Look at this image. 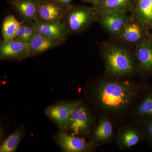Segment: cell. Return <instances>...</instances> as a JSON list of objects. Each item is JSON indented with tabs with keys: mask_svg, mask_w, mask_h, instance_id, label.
<instances>
[{
	"mask_svg": "<svg viewBox=\"0 0 152 152\" xmlns=\"http://www.w3.org/2000/svg\"><path fill=\"white\" fill-rule=\"evenodd\" d=\"M25 134L23 127H21L15 131L4 141L0 148L1 152L15 151Z\"/></svg>",
	"mask_w": 152,
	"mask_h": 152,
	"instance_id": "obj_21",
	"label": "cell"
},
{
	"mask_svg": "<svg viewBox=\"0 0 152 152\" xmlns=\"http://www.w3.org/2000/svg\"><path fill=\"white\" fill-rule=\"evenodd\" d=\"M142 138L140 130L134 126L127 125L120 128L118 131L116 142L121 149H127L138 143Z\"/></svg>",
	"mask_w": 152,
	"mask_h": 152,
	"instance_id": "obj_13",
	"label": "cell"
},
{
	"mask_svg": "<svg viewBox=\"0 0 152 152\" xmlns=\"http://www.w3.org/2000/svg\"><path fill=\"white\" fill-rule=\"evenodd\" d=\"M134 83L113 78L99 82L94 91L95 101L104 112L113 115L122 113L132 106L139 94Z\"/></svg>",
	"mask_w": 152,
	"mask_h": 152,
	"instance_id": "obj_1",
	"label": "cell"
},
{
	"mask_svg": "<svg viewBox=\"0 0 152 152\" xmlns=\"http://www.w3.org/2000/svg\"><path fill=\"white\" fill-rule=\"evenodd\" d=\"M26 22L21 23L17 33L16 39L25 42V31H26Z\"/></svg>",
	"mask_w": 152,
	"mask_h": 152,
	"instance_id": "obj_24",
	"label": "cell"
},
{
	"mask_svg": "<svg viewBox=\"0 0 152 152\" xmlns=\"http://www.w3.org/2000/svg\"><path fill=\"white\" fill-rule=\"evenodd\" d=\"M30 57L28 43L18 39L1 41L0 58L2 59L22 61Z\"/></svg>",
	"mask_w": 152,
	"mask_h": 152,
	"instance_id": "obj_7",
	"label": "cell"
},
{
	"mask_svg": "<svg viewBox=\"0 0 152 152\" xmlns=\"http://www.w3.org/2000/svg\"><path fill=\"white\" fill-rule=\"evenodd\" d=\"M37 33L35 28L34 22L26 21L25 31V42L29 43Z\"/></svg>",
	"mask_w": 152,
	"mask_h": 152,
	"instance_id": "obj_22",
	"label": "cell"
},
{
	"mask_svg": "<svg viewBox=\"0 0 152 152\" xmlns=\"http://www.w3.org/2000/svg\"><path fill=\"white\" fill-rule=\"evenodd\" d=\"M20 23L12 15H8L5 18L2 25V35L4 40L15 39Z\"/></svg>",
	"mask_w": 152,
	"mask_h": 152,
	"instance_id": "obj_20",
	"label": "cell"
},
{
	"mask_svg": "<svg viewBox=\"0 0 152 152\" xmlns=\"http://www.w3.org/2000/svg\"><path fill=\"white\" fill-rule=\"evenodd\" d=\"M134 113L139 122L152 119V91L145 96L136 108Z\"/></svg>",
	"mask_w": 152,
	"mask_h": 152,
	"instance_id": "obj_19",
	"label": "cell"
},
{
	"mask_svg": "<svg viewBox=\"0 0 152 152\" xmlns=\"http://www.w3.org/2000/svg\"><path fill=\"white\" fill-rule=\"evenodd\" d=\"M54 140L65 152H89L95 148L91 142H89L83 138L69 134L63 130L56 135Z\"/></svg>",
	"mask_w": 152,
	"mask_h": 152,
	"instance_id": "obj_9",
	"label": "cell"
},
{
	"mask_svg": "<svg viewBox=\"0 0 152 152\" xmlns=\"http://www.w3.org/2000/svg\"><path fill=\"white\" fill-rule=\"evenodd\" d=\"M113 135V128L110 120L105 115L102 116L95 129L91 142L95 148L109 142Z\"/></svg>",
	"mask_w": 152,
	"mask_h": 152,
	"instance_id": "obj_15",
	"label": "cell"
},
{
	"mask_svg": "<svg viewBox=\"0 0 152 152\" xmlns=\"http://www.w3.org/2000/svg\"><path fill=\"white\" fill-rule=\"evenodd\" d=\"M134 54L137 64V71L143 75L152 74V38L134 47Z\"/></svg>",
	"mask_w": 152,
	"mask_h": 152,
	"instance_id": "obj_12",
	"label": "cell"
},
{
	"mask_svg": "<svg viewBox=\"0 0 152 152\" xmlns=\"http://www.w3.org/2000/svg\"><path fill=\"white\" fill-rule=\"evenodd\" d=\"M98 12L94 7L71 5L68 8L64 20L70 34L84 31L96 21Z\"/></svg>",
	"mask_w": 152,
	"mask_h": 152,
	"instance_id": "obj_3",
	"label": "cell"
},
{
	"mask_svg": "<svg viewBox=\"0 0 152 152\" xmlns=\"http://www.w3.org/2000/svg\"><path fill=\"white\" fill-rule=\"evenodd\" d=\"M106 74L111 78L127 77L137 71V64L134 52L124 45L109 43L102 50Z\"/></svg>",
	"mask_w": 152,
	"mask_h": 152,
	"instance_id": "obj_2",
	"label": "cell"
},
{
	"mask_svg": "<svg viewBox=\"0 0 152 152\" xmlns=\"http://www.w3.org/2000/svg\"><path fill=\"white\" fill-rule=\"evenodd\" d=\"M152 38V31L148 27L130 15L121 31L114 39L127 46H136Z\"/></svg>",
	"mask_w": 152,
	"mask_h": 152,
	"instance_id": "obj_4",
	"label": "cell"
},
{
	"mask_svg": "<svg viewBox=\"0 0 152 152\" xmlns=\"http://www.w3.org/2000/svg\"><path fill=\"white\" fill-rule=\"evenodd\" d=\"M78 101L66 102L47 108L45 114L54 121L59 127L65 130L72 113Z\"/></svg>",
	"mask_w": 152,
	"mask_h": 152,
	"instance_id": "obj_10",
	"label": "cell"
},
{
	"mask_svg": "<svg viewBox=\"0 0 152 152\" xmlns=\"http://www.w3.org/2000/svg\"><path fill=\"white\" fill-rule=\"evenodd\" d=\"M65 40L47 37L36 33L29 43L30 56H36L63 44Z\"/></svg>",
	"mask_w": 152,
	"mask_h": 152,
	"instance_id": "obj_14",
	"label": "cell"
},
{
	"mask_svg": "<svg viewBox=\"0 0 152 152\" xmlns=\"http://www.w3.org/2000/svg\"><path fill=\"white\" fill-rule=\"evenodd\" d=\"M68 8L56 0H39L37 20L45 22L62 20Z\"/></svg>",
	"mask_w": 152,
	"mask_h": 152,
	"instance_id": "obj_8",
	"label": "cell"
},
{
	"mask_svg": "<svg viewBox=\"0 0 152 152\" xmlns=\"http://www.w3.org/2000/svg\"><path fill=\"white\" fill-rule=\"evenodd\" d=\"M39 0H12L11 4L26 21L34 22L37 18Z\"/></svg>",
	"mask_w": 152,
	"mask_h": 152,
	"instance_id": "obj_17",
	"label": "cell"
},
{
	"mask_svg": "<svg viewBox=\"0 0 152 152\" xmlns=\"http://www.w3.org/2000/svg\"><path fill=\"white\" fill-rule=\"evenodd\" d=\"M37 33L55 39L65 40L71 34L69 31L63 20L54 22H34Z\"/></svg>",
	"mask_w": 152,
	"mask_h": 152,
	"instance_id": "obj_11",
	"label": "cell"
},
{
	"mask_svg": "<svg viewBox=\"0 0 152 152\" xmlns=\"http://www.w3.org/2000/svg\"><path fill=\"white\" fill-rule=\"evenodd\" d=\"M151 2H152V0H151Z\"/></svg>",
	"mask_w": 152,
	"mask_h": 152,
	"instance_id": "obj_27",
	"label": "cell"
},
{
	"mask_svg": "<svg viewBox=\"0 0 152 152\" xmlns=\"http://www.w3.org/2000/svg\"><path fill=\"white\" fill-rule=\"evenodd\" d=\"M130 15L146 26L152 31V2L151 0H135Z\"/></svg>",
	"mask_w": 152,
	"mask_h": 152,
	"instance_id": "obj_16",
	"label": "cell"
},
{
	"mask_svg": "<svg viewBox=\"0 0 152 152\" xmlns=\"http://www.w3.org/2000/svg\"><path fill=\"white\" fill-rule=\"evenodd\" d=\"M93 124V118L88 108L78 101L65 129L71 134L85 136L89 134Z\"/></svg>",
	"mask_w": 152,
	"mask_h": 152,
	"instance_id": "obj_5",
	"label": "cell"
},
{
	"mask_svg": "<svg viewBox=\"0 0 152 152\" xmlns=\"http://www.w3.org/2000/svg\"><path fill=\"white\" fill-rule=\"evenodd\" d=\"M143 130L147 137L152 141V119L145 121L139 122Z\"/></svg>",
	"mask_w": 152,
	"mask_h": 152,
	"instance_id": "obj_23",
	"label": "cell"
},
{
	"mask_svg": "<svg viewBox=\"0 0 152 152\" xmlns=\"http://www.w3.org/2000/svg\"><path fill=\"white\" fill-rule=\"evenodd\" d=\"M56 1H60V0H56Z\"/></svg>",
	"mask_w": 152,
	"mask_h": 152,
	"instance_id": "obj_26",
	"label": "cell"
},
{
	"mask_svg": "<svg viewBox=\"0 0 152 152\" xmlns=\"http://www.w3.org/2000/svg\"><path fill=\"white\" fill-rule=\"evenodd\" d=\"M129 17L128 12H98L96 21L113 39L119 34Z\"/></svg>",
	"mask_w": 152,
	"mask_h": 152,
	"instance_id": "obj_6",
	"label": "cell"
},
{
	"mask_svg": "<svg viewBox=\"0 0 152 152\" xmlns=\"http://www.w3.org/2000/svg\"><path fill=\"white\" fill-rule=\"evenodd\" d=\"M81 1L85 2L90 3L93 4V6H95L96 4L99 0H81Z\"/></svg>",
	"mask_w": 152,
	"mask_h": 152,
	"instance_id": "obj_25",
	"label": "cell"
},
{
	"mask_svg": "<svg viewBox=\"0 0 152 152\" xmlns=\"http://www.w3.org/2000/svg\"><path fill=\"white\" fill-rule=\"evenodd\" d=\"M135 0H99L94 7L98 12H129Z\"/></svg>",
	"mask_w": 152,
	"mask_h": 152,
	"instance_id": "obj_18",
	"label": "cell"
}]
</instances>
